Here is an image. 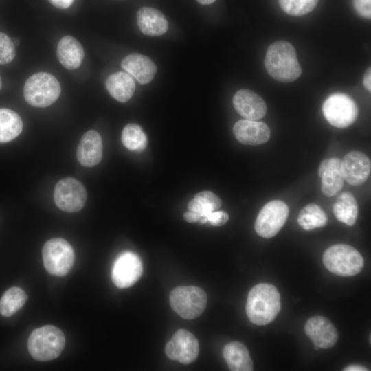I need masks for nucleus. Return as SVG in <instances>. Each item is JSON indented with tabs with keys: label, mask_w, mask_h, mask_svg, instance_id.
<instances>
[{
	"label": "nucleus",
	"mask_w": 371,
	"mask_h": 371,
	"mask_svg": "<svg viewBox=\"0 0 371 371\" xmlns=\"http://www.w3.org/2000/svg\"><path fill=\"white\" fill-rule=\"evenodd\" d=\"M265 67L268 74L282 82L297 80L302 74L294 47L288 41H278L271 43L266 52Z\"/></svg>",
	"instance_id": "nucleus-1"
},
{
	"label": "nucleus",
	"mask_w": 371,
	"mask_h": 371,
	"mask_svg": "<svg viewBox=\"0 0 371 371\" xmlns=\"http://www.w3.org/2000/svg\"><path fill=\"white\" fill-rule=\"evenodd\" d=\"M280 295L273 285L260 283L249 292L246 313L254 324L263 326L271 322L280 311Z\"/></svg>",
	"instance_id": "nucleus-2"
},
{
	"label": "nucleus",
	"mask_w": 371,
	"mask_h": 371,
	"mask_svg": "<svg viewBox=\"0 0 371 371\" xmlns=\"http://www.w3.org/2000/svg\"><path fill=\"white\" fill-rule=\"evenodd\" d=\"M65 345L63 333L52 325H45L34 329L27 341L30 355L38 361H47L57 358Z\"/></svg>",
	"instance_id": "nucleus-3"
},
{
	"label": "nucleus",
	"mask_w": 371,
	"mask_h": 371,
	"mask_svg": "<svg viewBox=\"0 0 371 371\" xmlns=\"http://www.w3.org/2000/svg\"><path fill=\"white\" fill-rule=\"evenodd\" d=\"M323 262L331 273L341 276H352L362 270L364 261L353 247L337 244L328 247L323 255Z\"/></svg>",
	"instance_id": "nucleus-4"
},
{
	"label": "nucleus",
	"mask_w": 371,
	"mask_h": 371,
	"mask_svg": "<svg viewBox=\"0 0 371 371\" xmlns=\"http://www.w3.org/2000/svg\"><path fill=\"white\" fill-rule=\"evenodd\" d=\"M60 91V85L55 76L39 72L26 80L23 95L30 105L44 108L53 104L58 98Z\"/></svg>",
	"instance_id": "nucleus-5"
},
{
	"label": "nucleus",
	"mask_w": 371,
	"mask_h": 371,
	"mask_svg": "<svg viewBox=\"0 0 371 371\" xmlns=\"http://www.w3.org/2000/svg\"><path fill=\"white\" fill-rule=\"evenodd\" d=\"M42 256L46 271L54 276H66L72 268L75 254L71 245L65 239L54 238L43 245Z\"/></svg>",
	"instance_id": "nucleus-6"
},
{
	"label": "nucleus",
	"mask_w": 371,
	"mask_h": 371,
	"mask_svg": "<svg viewBox=\"0 0 371 371\" xmlns=\"http://www.w3.org/2000/svg\"><path fill=\"white\" fill-rule=\"evenodd\" d=\"M172 308L181 317L192 319L199 317L207 305V295L199 286H179L169 296Z\"/></svg>",
	"instance_id": "nucleus-7"
},
{
	"label": "nucleus",
	"mask_w": 371,
	"mask_h": 371,
	"mask_svg": "<svg viewBox=\"0 0 371 371\" xmlns=\"http://www.w3.org/2000/svg\"><path fill=\"white\" fill-rule=\"evenodd\" d=\"M326 120L333 126L344 128L350 126L358 116V107L348 95L335 93L329 95L322 106Z\"/></svg>",
	"instance_id": "nucleus-8"
},
{
	"label": "nucleus",
	"mask_w": 371,
	"mask_h": 371,
	"mask_svg": "<svg viewBox=\"0 0 371 371\" xmlns=\"http://www.w3.org/2000/svg\"><path fill=\"white\" fill-rule=\"evenodd\" d=\"M289 213L288 205L280 200L265 204L259 212L254 225L256 232L261 237L275 236L286 221Z\"/></svg>",
	"instance_id": "nucleus-9"
},
{
	"label": "nucleus",
	"mask_w": 371,
	"mask_h": 371,
	"mask_svg": "<svg viewBox=\"0 0 371 371\" xmlns=\"http://www.w3.org/2000/svg\"><path fill=\"white\" fill-rule=\"evenodd\" d=\"M87 192L81 182L72 177L59 181L54 190V200L56 206L67 212H76L85 204Z\"/></svg>",
	"instance_id": "nucleus-10"
},
{
	"label": "nucleus",
	"mask_w": 371,
	"mask_h": 371,
	"mask_svg": "<svg viewBox=\"0 0 371 371\" xmlns=\"http://www.w3.org/2000/svg\"><path fill=\"white\" fill-rule=\"evenodd\" d=\"M143 271L139 257L131 251L120 254L113 262L111 278L114 284L124 289L133 286L140 278Z\"/></svg>",
	"instance_id": "nucleus-11"
},
{
	"label": "nucleus",
	"mask_w": 371,
	"mask_h": 371,
	"mask_svg": "<svg viewBox=\"0 0 371 371\" xmlns=\"http://www.w3.org/2000/svg\"><path fill=\"white\" fill-rule=\"evenodd\" d=\"M199 346L194 335L185 329L178 330L166 344L165 352L172 360L183 364L194 361L199 355Z\"/></svg>",
	"instance_id": "nucleus-12"
},
{
	"label": "nucleus",
	"mask_w": 371,
	"mask_h": 371,
	"mask_svg": "<svg viewBox=\"0 0 371 371\" xmlns=\"http://www.w3.org/2000/svg\"><path fill=\"white\" fill-rule=\"evenodd\" d=\"M304 330L315 346L328 349L335 345L338 333L333 323L322 316H315L308 319Z\"/></svg>",
	"instance_id": "nucleus-13"
},
{
	"label": "nucleus",
	"mask_w": 371,
	"mask_h": 371,
	"mask_svg": "<svg viewBox=\"0 0 371 371\" xmlns=\"http://www.w3.org/2000/svg\"><path fill=\"white\" fill-rule=\"evenodd\" d=\"M370 160L361 152H350L342 160L341 172L344 180L352 186L363 183L370 176Z\"/></svg>",
	"instance_id": "nucleus-14"
},
{
	"label": "nucleus",
	"mask_w": 371,
	"mask_h": 371,
	"mask_svg": "<svg viewBox=\"0 0 371 371\" xmlns=\"http://www.w3.org/2000/svg\"><path fill=\"white\" fill-rule=\"evenodd\" d=\"M236 111L245 120H258L262 118L267 111L264 100L253 91L243 89L233 97Z\"/></svg>",
	"instance_id": "nucleus-15"
},
{
	"label": "nucleus",
	"mask_w": 371,
	"mask_h": 371,
	"mask_svg": "<svg viewBox=\"0 0 371 371\" xmlns=\"http://www.w3.org/2000/svg\"><path fill=\"white\" fill-rule=\"evenodd\" d=\"M233 133L238 142L246 145H259L270 138V129L262 122L240 120L233 126Z\"/></svg>",
	"instance_id": "nucleus-16"
},
{
	"label": "nucleus",
	"mask_w": 371,
	"mask_h": 371,
	"mask_svg": "<svg viewBox=\"0 0 371 371\" xmlns=\"http://www.w3.org/2000/svg\"><path fill=\"white\" fill-rule=\"evenodd\" d=\"M342 160L333 157L323 160L318 169L322 178V191L326 196H333L343 188L344 178L341 172Z\"/></svg>",
	"instance_id": "nucleus-17"
},
{
	"label": "nucleus",
	"mask_w": 371,
	"mask_h": 371,
	"mask_svg": "<svg viewBox=\"0 0 371 371\" xmlns=\"http://www.w3.org/2000/svg\"><path fill=\"white\" fill-rule=\"evenodd\" d=\"M79 163L86 167H92L102 157V142L100 135L94 130L86 132L82 137L76 151Z\"/></svg>",
	"instance_id": "nucleus-18"
},
{
	"label": "nucleus",
	"mask_w": 371,
	"mask_h": 371,
	"mask_svg": "<svg viewBox=\"0 0 371 371\" xmlns=\"http://www.w3.org/2000/svg\"><path fill=\"white\" fill-rule=\"evenodd\" d=\"M121 67L142 85L152 81L157 72L155 63L149 57L139 53H132L124 57Z\"/></svg>",
	"instance_id": "nucleus-19"
},
{
	"label": "nucleus",
	"mask_w": 371,
	"mask_h": 371,
	"mask_svg": "<svg viewBox=\"0 0 371 371\" xmlns=\"http://www.w3.org/2000/svg\"><path fill=\"white\" fill-rule=\"evenodd\" d=\"M137 22L139 30L150 36L163 35L168 30L166 18L161 12L154 8H139L137 12Z\"/></svg>",
	"instance_id": "nucleus-20"
},
{
	"label": "nucleus",
	"mask_w": 371,
	"mask_h": 371,
	"mask_svg": "<svg viewBox=\"0 0 371 371\" xmlns=\"http://www.w3.org/2000/svg\"><path fill=\"white\" fill-rule=\"evenodd\" d=\"M57 56L63 67L74 69L81 65L85 52L78 40L71 36H65L58 43Z\"/></svg>",
	"instance_id": "nucleus-21"
},
{
	"label": "nucleus",
	"mask_w": 371,
	"mask_h": 371,
	"mask_svg": "<svg viewBox=\"0 0 371 371\" xmlns=\"http://www.w3.org/2000/svg\"><path fill=\"white\" fill-rule=\"evenodd\" d=\"M106 88L116 100L126 102L133 95L135 84L131 75L124 71H117L107 78Z\"/></svg>",
	"instance_id": "nucleus-22"
},
{
	"label": "nucleus",
	"mask_w": 371,
	"mask_h": 371,
	"mask_svg": "<svg viewBox=\"0 0 371 371\" xmlns=\"http://www.w3.org/2000/svg\"><path fill=\"white\" fill-rule=\"evenodd\" d=\"M223 357L232 371H251L253 362L246 346L240 342L232 341L223 349Z\"/></svg>",
	"instance_id": "nucleus-23"
},
{
	"label": "nucleus",
	"mask_w": 371,
	"mask_h": 371,
	"mask_svg": "<svg viewBox=\"0 0 371 371\" xmlns=\"http://www.w3.org/2000/svg\"><path fill=\"white\" fill-rule=\"evenodd\" d=\"M221 205V199L210 191L197 193L188 205V211L195 212L201 216L200 223H207V217L217 210Z\"/></svg>",
	"instance_id": "nucleus-24"
},
{
	"label": "nucleus",
	"mask_w": 371,
	"mask_h": 371,
	"mask_svg": "<svg viewBox=\"0 0 371 371\" xmlns=\"http://www.w3.org/2000/svg\"><path fill=\"white\" fill-rule=\"evenodd\" d=\"M333 211L338 221L352 226L356 223L358 216V205L353 195L345 192L333 204Z\"/></svg>",
	"instance_id": "nucleus-25"
},
{
	"label": "nucleus",
	"mask_w": 371,
	"mask_h": 371,
	"mask_svg": "<svg viewBox=\"0 0 371 371\" xmlns=\"http://www.w3.org/2000/svg\"><path fill=\"white\" fill-rule=\"evenodd\" d=\"M22 129L21 118L15 111L0 109V143L13 140L21 133Z\"/></svg>",
	"instance_id": "nucleus-26"
},
{
	"label": "nucleus",
	"mask_w": 371,
	"mask_h": 371,
	"mask_svg": "<svg viewBox=\"0 0 371 371\" xmlns=\"http://www.w3.org/2000/svg\"><path fill=\"white\" fill-rule=\"evenodd\" d=\"M28 299L27 293L20 287L8 289L0 299V313L10 317L19 311Z\"/></svg>",
	"instance_id": "nucleus-27"
},
{
	"label": "nucleus",
	"mask_w": 371,
	"mask_h": 371,
	"mask_svg": "<svg viewBox=\"0 0 371 371\" xmlns=\"http://www.w3.org/2000/svg\"><path fill=\"white\" fill-rule=\"evenodd\" d=\"M327 222L326 213L320 206L314 203L308 204L303 207L297 217L298 224L306 231L322 227Z\"/></svg>",
	"instance_id": "nucleus-28"
},
{
	"label": "nucleus",
	"mask_w": 371,
	"mask_h": 371,
	"mask_svg": "<svg viewBox=\"0 0 371 371\" xmlns=\"http://www.w3.org/2000/svg\"><path fill=\"white\" fill-rule=\"evenodd\" d=\"M123 145L132 151L142 152L147 145V137L142 127L137 124L130 123L125 126L121 137Z\"/></svg>",
	"instance_id": "nucleus-29"
},
{
	"label": "nucleus",
	"mask_w": 371,
	"mask_h": 371,
	"mask_svg": "<svg viewBox=\"0 0 371 371\" xmlns=\"http://www.w3.org/2000/svg\"><path fill=\"white\" fill-rule=\"evenodd\" d=\"M319 0H278L282 10L289 15L299 16L311 12Z\"/></svg>",
	"instance_id": "nucleus-30"
},
{
	"label": "nucleus",
	"mask_w": 371,
	"mask_h": 371,
	"mask_svg": "<svg viewBox=\"0 0 371 371\" xmlns=\"http://www.w3.org/2000/svg\"><path fill=\"white\" fill-rule=\"evenodd\" d=\"M15 56V47L11 38L0 32V65L10 63Z\"/></svg>",
	"instance_id": "nucleus-31"
},
{
	"label": "nucleus",
	"mask_w": 371,
	"mask_h": 371,
	"mask_svg": "<svg viewBox=\"0 0 371 371\" xmlns=\"http://www.w3.org/2000/svg\"><path fill=\"white\" fill-rule=\"evenodd\" d=\"M352 4L360 16L366 19H370L371 0H352Z\"/></svg>",
	"instance_id": "nucleus-32"
},
{
	"label": "nucleus",
	"mask_w": 371,
	"mask_h": 371,
	"mask_svg": "<svg viewBox=\"0 0 371 371\" xmlns=\"http://www.w3.org/2000/svg\"><path fill=\"white\" fill-rule=\"evenodd\" d=\"M229 219V215L225 211H214L207 217V223L214 226H221Z\"/></svg>",
	"instance_id": "nucleus-33"
},
{
	"label": "nucleus",
	"mask_w": 371,
	"mask_h": 371,
	"mask_svg": "<svg viewBox=\"0 0 371 371\" xmlns=\"http://www.w3.org/2000/svg\"><path fill=\"white\" fill-rule=\"evenodd\" d=\"M54 6L60 8L65 9L69 8L74 0H48Z\"/></svg>",
	"instance_id": "nucleus-34"
},
{
	"label": "nucleus",
	"mask_w": 371,
	"mask_h": 371,
	"mask_svg": "<svg viewBox=\"0 0 371 371\" xmlns=\"http://www.w3.org/2000/svg\"><path fill=\"white\" fill-rule=\"evenodd\" d=\"M183 218L187 222L192 223L199 222L201 216L195 212L188 211L184 213Z\"/></svg>",
	"instance_id": "nucleus-35"
},
{
	"label": "nucleus",
	"mask_w": 371,
	"mask_h": 371,
	"mask_svg": "<svg viewBox=\"0 0 371 371\" xmlns=\"http://www.w3.org/2000/svg\"><path fill=\"white\" fill-rule=\"evenodd\" d=\"M363 86L366 89L370 92L371 91V69L370 67H368L363 76Z\"/></svg>",
	"instance_id": "nucleus-36"
},
{
	"label": "nucleus",
	"mask_w": 371,
	"mask_h": 371,
	"mask_svg": "<svg viewBox=\"0 0 371 371\" xmlns=\"http://www.w3.org/2000/svg\"><path fill=\"white\" fill-rule=\"evenodd\" d=\"M344 370L346 371H366L368 369L359 365H350L345 368Z\"/></svg>",
	"instance_id": "nucleus-37"
},
{
	"label": "nucleus",
	"mask_w": 371,
	"mask_h": 371,
	"mask_svg": "<svg viewBox=\"0 0 371 371\" xmlns=\"http://www.w3.org/2000/svg\"><path fill=\"white\" fill-rule=\"evenodd\" d=\"M216 0H196L197 2L202 5H210L214 3Z\"/></svg>",
	"instance_id": "nucleus-38"
},
{
	"label": "nucleus",
	"mask_w": 371,
	"mask_h": 371,
	"mask_svg": "<svg viewBox=\"0 0 371 371\" xmlns=\"http://www.w3.org/2000/svg\"><path fill=\"white\" fill-rule=\"evenodd\" d=\"M1 87H2V81H1V76H0V89H1Z\"/></svg>",
	"instance_id": "nucleus-39"
}]
</instances>
